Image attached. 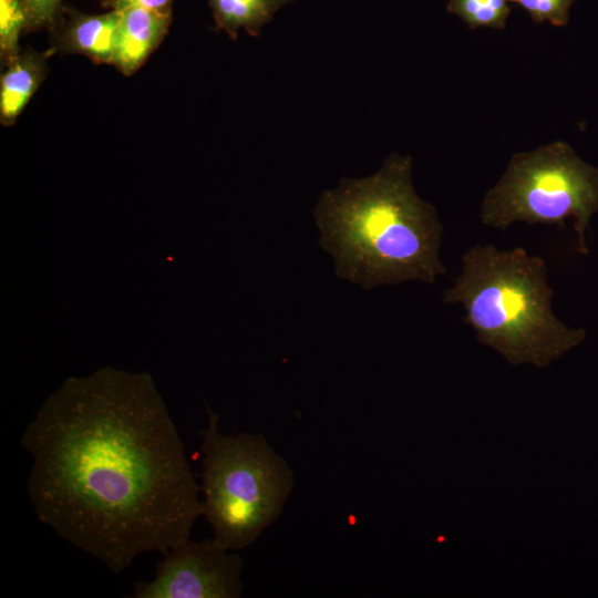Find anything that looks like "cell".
<instances>
[{"mask_svg":"<svg viewBox=\"0 0 598 598\" xmlns=\"http://www.w3.org/2000/svg\"><path fill=\"white\" fill-rule=\"evenodd\" d=\"M20 442L39 520L113 574L141 554L165 555L203 515L184 443L146 375L66 381Z\"/></svg>","mask_w":598,"mask_h":598,"instance_id":"1","label":"cell"},{"mask_svg":"<svg viewBox=\"0 0 598 598\" xmlns=\"http://www.w3.org/2000/svg\"><path fill=\"white\" fill-rule=\"evenodd\" d=\"M410 156L392 155L362 179H343L316 207L320 245L336 274L364 289L404 281L434 283L446 275L440 259L443 226L414 190Z\"/></svg>","mask_w":598,"mask_h":598,"instance_id":"2","label":"cell"},{"mask_svg":"<svg viewBox=\"0 0 598 598\" xmlns=\"http://www.w3.org/2000/svg\"><path fill=\"white\" fill-rule=\"evenodd\" d=\"M461 260V274L444 291L443 302L462 305L464 322L478 342L511 364L547 367L586 339V330L554 315V290L542 257L520 247L501 250L485 244L467 249Z\"/></svg>","mask_w":598,"mask_h":598,"instance_id":"3","label":"cell"},{"mask_svg":"<svg viewBox=\"0 0 598 598\" xmlns=\"http://www.w3.org/2000/svg\"><path fill=\"white\" fill-rule=\"evenodd\" d=\"M207 414V426L199 431L203 515L218 544L243 549L280 516L293 473L264 435L223 434L219 414L209 409Z\"/></svg>","mask_w":598,"mask_h":598,"instance_id":"4","label":"cell"},{"mask_svg":"<svg viewBox=\"0 0 598 598\" xmlns=\"http://www.w3.org/2000/svg\"><path fill=\"white\" fill-rule=\"evenodd\" d=\"M598 213V168L564 142L514 154L501 179L485 194L481 219L495 229L517 221L558 225L574 219L577 250L588 254L586 233Z\"/></svg>","mask_w":598,"mask_h":598,"instance_id":"5","label":"cell"},{"mask_svg":"<svg viewBox=\"0 0 598 598\" xmlns=\"http://www.w3.org/2000/svg\"><path fill=\"white\" fill-rule=\"evenodd\" d=\"M244 561L214 538H187L156 564L152 580L136 581L131 598H238Z\"/></svg>","mask_w":598,"mask_h":598,"instance_id":"6","label":"cell"},{"mask_svg":"<svg viewBox=\"0 0 598 598\" xmlns=\"http://www.w3.org/2000/svg\"><path fill=\"white\" fill-rule=\"evenodd\" d=\"M120 12L113 66L122 74L135 73L164 39L171 12L130 8Z\"/></svg>","mask_w":598,"mask_h":598,"instance_id":"7","label":"cell"},{"mask_svg":"<svg viewBox=\"0 0 598 598\" xmlns=\"http://www.w3.org/2000/svg\"><path fill=\"white\" fill-rule=\"evenodd\" d=\"M48 73L47 55L21 51L6 64L0 78V121L11 125L22 113Z\"/></svg>","mask_w":598,"mask_h":598,"instance_id":"8","label":"cell"},{"mask_svg":"<svg viewBox=\"0 0 598 598\" xmlns=\"http://www.w3.org/2000/svg\"><path fill=\"white\" fill-rule=\"evenodd\" d=\"M120 12L80 16L63 33L60 49L82 54L95 63L113 64Z\"/></svg>","mask_w":598,"mask_h":598,"instance_id":"9","label":"cell"},{"mask_svg":"<svg viewBox=\"0 0 598 598\" xmlns=\"http://www.w3.org/2000/svg\"><path fill=\"white\" fill-rule=\"evenodd\" d=\"M290 0H208L218 29L236 40L240 29L258 35L281 7Z\"/></svg>","mask_w":598,"mask_h":598,"instance_id":"10","label":"cell"},{"mask_svg":"<svg viewBox=\"0 0 598 598\" xmlns=\"http://www.w3.org/2000/svg\"><path fill=\"white\" fill-rule=\"evenodd\" d=\"M508 0H450L447 11L460 17L471 29H505L511 13Z\"/></svg>","mask_w":598,"mask_h":598,"instance_id":"11","label":"cell"},{"mask_svg":"<svg viewBox=\"0 0 598 598\" xmlns=\"http://www.w3.org/2000/svg\"><path fill=\"white\" fill-rule=\"evenodd\" d=\"M28 29V14L21 0H0V58L6 65L20 52L21 32Z\"/></svg>","mask_w":598,"mask_h":598,"instance_id":"12","label":"cell"},{"mask_svg":"<svg viewBox=\"0 0 598 598\" xmlns=\"http://www.w3.org/2000/svg\"><path fill=\"white\" fill-rule=\"evenodd\" d=\"M576 0H508L526 10L535 23L544 21L564 27L569 20V9Z\"/></svg>","mask_w":598,"mask_h":598,"instance_id":"13","label":"cell"},{"mask_svg":"<svg viewBox=\"0 0 598 598\" xmlns=\"http://www.w3.org/2000/svg\"><path fill=\"white\" fill-rule=\"evenodd\" d=\"M28 14V29L51 24L61 0H21Z\"/></svg>","mask_w":598,"mask_h":598,"instance_id":"14","label":"cell"},{"mask_svg":"<svg viewBox=\"0 0 598 598\" xmlns=\"http://www.w3.org/2000/svg\"><path fill=\"white\" fill-rule=\"evenodd\" d=\"M172 0H110L112 10L122 11L130 8H142L158 12H171Z\"/></svg>","mask_w":598,"mask_h":598,"instance_id":"15","label":"cell"}]
</instances>
